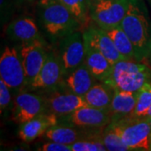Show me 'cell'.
<instances>
[{"label": "cell", "mask_w": 151, "mask_h": 151, "mask_svg": "<svg viewBox=\"0 0 151 151\" xmlns=\"http://www.w3.org/2000/svg\"><path fill=\"white\" fill-rule=\"evenodd\" d=\"M120 27L134 45L135 61L148 59L151 51V22L139 0H133Z\"/></svg>", "instance_id": "cell-1"}, {"label": "cell", "mask_w": 151, "mask_h": 151, "mask_svg": "<svg viewBox=\"0 0 151 151\" xmlns=\"http://www.w3.org/2000/svg\"><path fill=\"white\" fill-rule=\"evenodd\" d=\"M151 81V70L145 64L135 60H120L115 63L104 83L113 89L138 92Z\"/></svg>", "instance_id": "cell-2"}, {"label": "cell", "mask_w": 151, "mask_h": 151, "mask_svg": "<svg viewBox=\"0 0 151 151\" xmlns=\"http://www.w3.org/2000/svg\"><path fill=\"white\" fill-rule=\"evenodd\" d=\"M109 125L129 150H151L150 125L148 118H124L112 121Z\"/></svg>", "instance_id": "cell-3"}, {"label": "cell", "mask_w": 151, "mask_h": 151, "mask_svg": "<svg viewBox=\"0 0 151 151\" xmlns=\"http://www.w3.org/2000/svg\"><path fill=\"white\" fill-rule=\"evenodd\" d=\"M41 18L45 30L52 36L65 37L81 27L74 15L57 1L42 8Z\"/></svg>", "instance_id": "cell-4"}, {"label": "cell", "mask_w": 151, "mask_h": 151, "mask_svg": "<svg viewBox=\"0 0 151 151\" xmlns=\"http://www.w3.org/2000/svg\"><path fill=\"white\" fill-rule=\"evenodd\" d=\"M133 0H97L89 4L91 20L108 30L120 26Z\"/></svg>", "instance_id": "cell-5"}, {"label": "cell", "mask_w": 151, "mask_h": 151, "mask_svg": "<svg viewBox=\"0 0 151 151\" xmlns=\"http://www.w3.org/2000/svg\"><path fill=\"white\" fill-rule=\"evenodd\" d=\"M0 79L10 89L19 90L25 86V71L19 51L16 48L6 46L0 56Z\"/></svg>", "instance_id": "cell-6"}, {"label": "cell", "mask_w": 151, "mask_h": 151, "mask_svg": "<svg viewBox=\"0 0 151 151\" xmlns=\"http://www.w3.org/2000/svg\"><path fill=\"white\" fill-rule=\"evenodd\" d=\"M59 55L65 76L70 74L83 64L86 55L83 33L76 30L62 38L60 45Z\"/></svg>", "instance_id": "cell-7"}, {"label": "cell", "mask_w": 151, "mask_h": 151, "mask_svg": "<svg viewBox=\"0 0 151 151\" xmlns=\"http://www.w3.org/2000/svg\"><path fill=\"white\" fill-rule=\"evenodd\" d=\"M49 51L41 40L23 43L19 48L22 64L25 71L26 84L30 86L45 64Z\"/></svg>", "instance_id": "cell-8"}, {"label": "cell", "mask_w": 151, "mask_h": 151, "mask_svg": "<svg viewBox=\"0 0 151 151\" xmlns=\"http://www.w3.org/2000/svg\"><path fill=\"white\" fill-rule=\"evenodd\" d=\"M46 98L30 92H21L14 100L12 109V120L22 124L38 115L47 113Z\"/></svg>", "instance_id": "cell-9"}, {"label": "cell", "mask_w": 151, "mask_h": 151, "mask_svg": "<svg viewBox=\"0 0 151 151\" xmlns=\"http://www.w3.org/2000/svg\"><path fill=\"white\" fill-rule=\"evenodd\" d=\"M59 120L87 130L102 129L112 122L109 112L91 106L82 107Z\"/></svg>", "instance_id": "cell-10"}, {"label": "cell", "mask_w": 151, "mask_h": 151, "mask_svg": "<svg viewBox=\"0 0 151 151\" xmlns=\"http://www.w3.org/2000/svg\"><path fill=\"white\" fill-rule=\"evenodd\" d=\"M85 44L97 50L114 65L118 61L125 60L116 49L112 39L106 30L96 26H88L83 32Z\"/></svg>", "instance_id": "cell-11"}, {"label": "cell", "mask_w": 151, "mask_h": 151, "mask_svg": "<svg viewBox=\"0 0 151 151\" xmlns=\"http://www.w3.org/2000/svg\"><path fill=\"white\" fill-rule=\"evenodd\" d=\"M63 76L65 75L60 55L54 51H49L45 64L29 86L35 90L51 89L59 84Z\"/></svg>", "instance_id": "cell-12"}, {"label": "cell", "mask_w": 151, "mask_h": 151, "mask_svg": "<svg viewBox=\"0 0 151 151\" xmlns=\"http://www.w3.org/2000/svg\"><path fill=\"white\" fill-rule=\"evenodd\" d=\"M86 106L88 105L84 97L71 92H56L46 97L47 113H52L59 119Z\"/></svg>", "instance_id": "cell-13"}, {"label": "cell", "mask_w": 151, "mask_h": 151, "mask_svg": "<svg viewBox=\"0 0 151 151\" xmlns=\"http://www.w3.org/2000/svg\"><path fill=\"white\" fill-rule=\"evenodd\" d=\"M100 130L87 131V129H81L72 124L64 122H58V124L50 127L44 135L48 140L70 145L76 141L85 139Z\"/></svg>", "instance_id": "cell-14"}, {"label": "cell", "mask_w": 151, "mask_h": 151, "mask_svg": "<svg viewBox=\"0 0 151 151\" xmlns=\"http://www.w3.org/2000/svg\"><path fill=\"white\" fill-rule=\"evenodd\" d=\"M59 118L50 113H44L34 119L20 124L19 136L24 143H31L38 137L42 136L55 124H58Z\"/></svg>", "instance_id": "cell-15"}, {"label": "cell", "mask_w": 151, "mask_h": 151, "mask_svg": "<svg viewBox=\"0 0 151 151\" xmlns=\"http://www.w3.org/2000/svg\"><path fill=\"white\" fill-rule=\"evenodd\" d=\"M7 35L11 40L21 44L40 40V34L35 22L30 17H21L8 25Z\"/></svg>", "instance_id": "cell-16"}, {"label": "cell", "mask_w": 151, "mask_h": 151, "mask_svg": "<svg viewBox=\"0 0 151 151\" xmlns=\"http://www.w3.org/2000/svg\"><path fill=\"white\" fill-rule=\"evenodd\" d=\"M137 102V92L114 89L109 114L112 121L129 118L133 113Z\"/></svg>", "instance_id": "cell-17"}, {"label": "cell", "mask_w": 151, "mask_h": 151, "mask_svg": "<svg viewBox=\"0 0 151 151\" xmlns=\"http://www.w3.org/2000/svg\"><path fill=\"white\" fill-rule=\"evenodd\" d=\"M84 63L94 78L103 82L109 76L113 70V64L102 53L87 45H86Z\"/></svg>", "instance_id": "cell-18"}, {"label": "cell", "mask_w": 151, "mask_h": 151, "mask_svg": "<svg viewBox=\"0 0 151 151\" xmlns=\"http://www.w3.org/2000/svg\"><path fill=\"white\" fill-rule=\"evenodd\" d=\"M95 80L85 63H83L66 76L65 84L70 92L83 97L94 85Z\"/></svg>", "instance_id": "cell-19"}, {"label": "cell", "mask_w": 151, "mask_h": 151, "mask_svg": "<svg viewBox=\"0 0 151 151\" xmlns=\"http://www.w3.org/2000/svg\"><path fill=\"white\" fill-rule=\"evenodd\" d=\"M114 89L106 83H96L83 96L88 106L109 112Z\"/></svg>", "instance_id": "cell-20"}, {"label": "cell", "mask_w": 151, "mask_h": 151, "mask_svg": "<svg viewBox=\"0 0 151 151\" xmlns=\"http://www.w3.org/2000/svg\"><path fill=\"white\" fill-rule=\"evenodd\" d=\"M108 35L112 39L116 49L119 54L125 60H135V53L134 45L129 36L123 30V29L118 26L111 29L106 30Z\"/></svg>", "instance_id": "cell-21"}, {"label": "cell", "mask_w": 151, "mask_h": 151, "mask_svg": "<svg viewBox=\"0 0 151 151\" xmlns=\"http://www.w3.org/2000/svg\"><path fill=\"white\" fill-rule=\"evenodd\" d=\"M74 15L81 27L88 26L91 20L87 0H58Z\"/></svg>", "instance_id": "cell-22"}, {"label": "cell", "mask_w": 151, "mask_h": 151, "mask_svg": "<svg viewBox=\"0 0 151 151\" xmlns=\"http://www.w3.org/2000/svg\"><path fill=\"white\" fill-rule=\"evenodd\" d=\"M151 106V81L145 84L137 92V102L131 118H146V113Z\"/></svg>", "instance_id": "cell-23"}, {"label": "cell", "mask_w": 151, "mask_h": 151, "mask_svg": "<svg viewBox=\"0 0 151 151\" xmlns=\"http://www.w3.org/2000/svg\"><path fill=\"white\" fill-rule=\"evenodd\" d=\"M101 132L97 131L92 135L70 145L72 151H105L106 147L101 139Z\"/></svg>", "instance_id": "cell-24"}, {"label": "cell", "mask_w": 151, "mask_h": 151, "mask_svg": "<svg viewBox=\"0 0 151 151\" xmlns=\"http://www.w3.org/2000/svg\"><path fill=\"white\" fill-rule=\"evenodd\" d=\"M101 139L108 151H128L129 148L119 136L108 124L101 132Z\"/></svg>", "instance_id": "cell-25"}, {"label": "cell", "mask_w": 151, "mask_h": 151, "mask_svg": "<svg viewBox=\"0 0 151 151\" xmlns=\"http://www.w3.org/2000/svg\"><path fill=\"white\" fill-rule=\"evenodd\" d=\"M12 98H11L10 88L7 86L5 82L0 79V110L1 113L5 111L9 106Z\"/></svg>", "instance_id": "cell-26"}, {"label": "cell", "mask_w": 151, "mask_h": 151, "mask_svg": "<svg viewBox=\"0 0 151 151\" xmlns=\"http://www.w3.org/2000/svg\"><path fill=\"white\" fill-rule=\"evenodd\" d=\"M38 150L40 151H72L71 146L69 145H65L58 142L49 140L47 143H45L40 148H38Z\"/></svg>", "instance_id": "cell-27"}, {"label": "cell", "mask_w": 151, "mask_h": 151, "mask_svg": "<svg viewBox=\"0 0 151 151\" xmlns=\"http://www.w3.org/2000/svg\"><path fill=\"white\" fill-rule=\"evenodd\" d=\"M58 0H39V4L40 5L41 8H43L45 6H47L52 3L57 2Z\"/></svg>", "instance_id": "cell-28"}, {"label": "cell", "mask_w": 151, "mask_h": 151, "mask_svg": "<svg viewBox=\"0 0 151 151\" xmlns=\"http://www.w3.org/2000/svg\"><path fill=\"white\" fill-rule=\"evenodd\" d=\"M15 3H17V4H25V3H31V2H33L34 0H14Z\"/></svg>", "instance_id": "cell-29"}, {"label": "cell", "mask_w": 151, "mask_h": 151, "mask_svg": "<svg viewBox=\"0 0 151 151\" xmlns=\"http://www.w3.org/2000/svg\"><path fill=\"white\" fill-rule=\"evenodd\" d=\"M151 117V106L150 108H149V110H148V112L146 113V118H150Z\"/></svg>", "instance_id": "cell-30"}, {"label": "cell", "mask_w": 151, "mask_h": 151, "mask_svg": "<svg viewBox=\"0 0 151 151\" xmlns=\"http://www.w3.org/2000/svg\"><path fill=\"white\" fill-rule=\"evenodd\" d=\"M95 1H97V0H87V2H88V4H92V3H93V2H95Z\"/></svg>", "instance_id": "cell-31"}, {"label": "cell", "mask_w": 151, "mask_h": 151, "mask_svg": "<svg viewBox=\"0 0 151 151\" xmlns=\"http://www.w3.org/2000/svg\"><path fill=\"white\" fill-rule=\"evenodd\" d=\"M148 59H149V60H150V64H151V51H150V53L149 57H148Z\"/></svg>", "instance_id": "cell-32"}, {"label": "cell", "mask_w": 151, "mask_h": 151, "mask_svg": "<svg viewBox=\"0 0 151 151\" xmlns=\"http://www.w3.org/2000/svg\"><path fill=\"white\" fill-rule=\"evenodd\" d=\"M149 1V3H150V7H151V0H148Z\"/></svg>", "instance_id": "cell-33"}]
</instances>
